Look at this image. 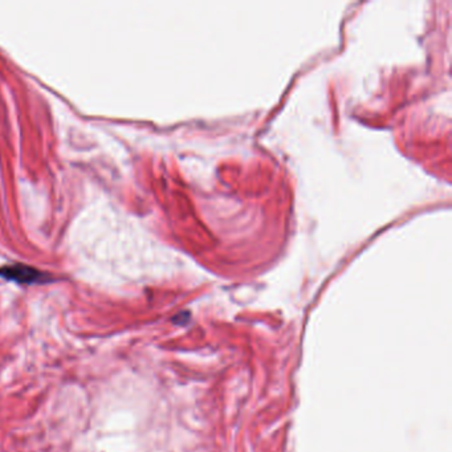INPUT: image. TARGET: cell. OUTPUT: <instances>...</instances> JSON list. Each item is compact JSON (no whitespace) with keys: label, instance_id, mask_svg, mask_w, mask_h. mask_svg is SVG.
Returning <instances> with one entry per match:
<instances>
[{"label":"cell","instance_id":"obj_1","mask_svg":"<svg viewBox=\"0 0 452 452\" xmlns=\"http://www.w3.org/2000/svg\"><path fill=\"white\" fill-rule=\"evenodd\" d=\"M0 277L19 284H36L46 282V274L26 264H14L0 268Z\"/></svg>","mask_w":452,"mask_h":452}]
</instances>
